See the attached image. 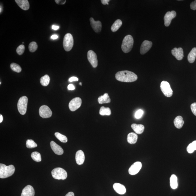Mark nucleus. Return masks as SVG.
Wrapping results in <instances>:
<instances>
[{"instance_id": "f257e3e1", "label": "nucleus", "mask_w": 196, "mask_h": 196, "mask_svg": "<svg viewBox=\"0 0 196 196\" xmlns=\"http://www.w3.org/2000/svg\"><path fill=\"white\" fill-rule=\"evenodd\" d=\"M116 78L120 82H135L137 80L138 77L133 72L123 71L118 72L116 74Z\"/></svg>"}, {"instance_id": "f03ea898", "label": "nucleus", "mask_w": 196, "mask_h": 196, "mask_svg": "<svg viewBox=\"0 0 196 196\" xmlns=\"http://www.w3.org/2000/svg\"><path fill=\"white\" fill-rule=\"evenodd\" d=\"M15 168L14 165L7 166L2 163L0 164V178L3 179L9 177L14 173Z\"/></svg>"}, {"instance_id": "7ed1b4c3", "label": "nucleus", "mask_w": 196, "mask_h": 196, "mask_svg": "<svg viewBox=\"0 0 196 196\" xmlns=\"http://www.w3.org/2000/svg\"><path fill=\"white\" fill-rule=\"evenodd\" d=\"M134 44L133 38L131 35H127L123 39L121 48L123 52L127 53L131 51Z\"/></svg>"}, {"instance_id": "20e7f679", "label": "nucleus", "mask_w": 196, "mask_h": 196, "mask_svg": "<svg viewBox=\"0 0 196 196\" xmlns=\"http://www.w3.org/2000/svg\"><path fill=\"white\" fill-rule=\"evenodd\" d=\"M51 174L53 177L56 180H65L67 177L66 171L60 167L56 168L53 169Z\"/></svg>"}, {"instance_id": "39448f33", "label": "nucleus", "mask_w": 196, "mask_h": 196, "mask_svg": "<svg viewBox=\"0 0 196 196\" xmlns=\"http://www.w3.org/2000/svg\"><path fill=\"white\" fill-rule=\"evenodd\" d=\"M74 43V38L71 33H68L64 37L63 46L66 51H69L73 47Z\"/></svg>"}, {"instance_id": "423d86ee", "label": "nucleus", "mask_w": 196, "mask_h": 196, "mask_svg": "<svg viewBox=\"0 0 196 196\" xmlns=\"http://www.w3.org/2000/svg\"><path fill=\"white\" fill-rule=\"evenodd\" d=\"M28 101V98L25 96L20 97L19 100L17 104L18 111L23 115L26 114Z\"/></svg>"}, {"instance_id": "0eeeda50", "label": "nucleus", "mask_w": 196, "mask_h": 196, "mask_svg": "<svg viewBox=\"0 0 196 196\" xmlns=\"http://www.w3.org/2000/svg\"><path fill=\"white\" fill-rule=\"evenodd\" d=\"M160 88L162 92L165 96L170 97L173 94V91L169 82L166 81H163L161 83Z\"/></svg>"}, {"instance_id": "6e6552de", "label": "nucleus", "mask_w": 196, "mask_h": 196, "mask_svg": "<svg viewBox=\"0 0 196 196\" xmlns=\"http://www.w3.org/2000/svg\"><path fill=\"white\" fill-rule=\"evenodd\" d=\"M39 114L40 116L42 118H48L51 117L52 112L48 106L44 105L40 107Z\"/></svg>"}, {"instance_id": "1a4fd4ad", "label": "nucleus", "mask_w": 196, "mask_h": 196, "mask_svg": "<svg viewBox=\"0 0 196 196\" xmlns=\"http://www.w3.org/2000/svg\"><path fill=\"white\" fill-rule=\"evenodd\" d=\"M82 99L80 97H76L72 100L69 102V108L71 111L74 112L77 110L82 105Z\"/></svg>"}, {"instance_id": "9d476101", "label": "nucleus", "mask_w": 196, "mask_h": 196, "mask_svg": "<svg viewBox=\"0 0 196 196\" xmlns=\"http://www.w3.org/2000/svg\"><path fill=\"white\" fill-rule=\"evenodd\" d=\"M87 58L93 68L97 67L98 65V60L97 55L92 50H89L87 53Z\"/></svg>"}, {"instance_id": "9b49d317", "label": "nucleus", "mask_w": 196, "mask_h": 196, "mask_svg": "<svg viewBox=\"0 0 196 196\" xmlns=\"http://www.w3.org/2000/svg\"><path fill=\"white\" fill-rule=\"evenodd\" d=\"M176 12L174 11H168L166 14L164 18L165 26L168 27L169 26L172 19L176 17Z\"/></svg>"}, {"instance_id": "f8f14e48", "label": "nucleus", "mask_w": 196, "mask_h": 196, "mask_svg": "<svg viewBox=\"0 0 196 196\" xmlns=\"http://www.w3.org/2000/svg\"><path fill=\"white\" fill-rule=\"evenodd\" d=\"M142 167L140 162H137L133 163L129 169V172L131 175H135L137 174L141 169Z\"/></svg>"}, {"instance_id": "ddd939ff", "label": "nucleus", "mask_w": 196, "mask_h": 196, "mask_svg": "<svg viewBox=\"0 0 196 196\" xmlns=\"http://www.w3.org/2000/svg\"><path fill=\"white\" fill-rule=\"evenodd\" d=\"M152 42L145 40L143 42L140 49V54L141 55L145 54L149 50L152 46Z\"/></svg>"}, {"instance_id": "4468645a", "label": "nucleus", "mask_w": 196, "mask_h": 196, "mask_svg": "<svg viewBox=\"0 0 196 196\" xmlns=\"http://www.w3.org/2000/svg\"><path fill=\"white\" fill-rule=\"evenodd\" d=\"M90 21L91 26L96 33H99L101 31L102 24L100 21H95L93 18H90Z\"/></svg>"}, {"instance_id": "2eb2a0df", "label": "nucleus", "mask_w": 196, "mask_h": 196, "mask_svg": "<svg viewBox=\"0 0 196 196\" xmlns=\"http://www.w3.org/2000/svg\"><path fill=\"white\" fill-rule=\"evenodd\" d=\"M172 55L178 60H181L184 57V51L182 48H174L172 50Z\"/></svg>"}, {"instance_id": "dca6fc26", "label": "nucleus", "mask_w": 196, "mask_h": 196, "mask_svg": "<svg viewBox=\"0 0 196 196\" xmlns=\"http://www.w3.org/2000/svg\"><path fill=\"white\" fill-rule=\"evenodd\" d=\"M35 192L33 186L27 185L23 189L21 196H34Z\"/></svg>"}, {"instance_id": "f3484780", "label": "nucleus", "mask_w": 196, "mask_h": 196, "mask_svg": "<svg viewBox=\"0 0 196 196\" xmlns=\"http://www.w3.org/2000/svg\"><path fill=\"white\" fill-rule=\"evenodd\" d=\"M50 145L51 148L55 154L58 155H61L63 154L64 151L63 149L54 141H51Z\"/></svg>"}, {"instance_id": "a211bd4d", "label": "nucleus", "mask_w": 196, "mask_h": 196, "mask_svg": "<svg viewBox=\"0 0 196 196\" xmlns=\"http://www.w3.org/2000/svg\"><path fill=\"white\" fill-rule=\"evenodd\" d=\"M76 163L78 165H82L85 161V155L82 150H79L76 152L75 156Z\"/></svg>"}, {"instance_id": "6ab92c4d", "label": "nucleus", "mask_w": 196, "mask_h": 196, "mask_svg": "<svg viewBox=\"0 0 196 196\" xmlns=\"http://www.w3.org/2000/svg\"><path fill=\"white\" fill-rule=\"evenodd\" d=\"M113 188L116 193L121 195L124 194L126 192V189L125 186L119 183L114 184L113 185Z\"/></svg>"}, {"instance_id": "aec40b11", "label": "nucleus", "mask_w": 196, "mask_h": 196, "mask_svg": "<svg viewBox=\"0 0 196 196\" xmlns=\"http://www.w3.org/2000/svg\"><path fill=\"white\" fill-rule=\"evenodd\" d=\"M15 2L22 10L26 11L29 9V4L27 0H16Z\"/></svg>"}, {"instance_id": "412c9836", "label": "nucleus", "mask_w": 196, "mask_h": 196, "mask_svg": "<svg viewBox=\"0 0 196 196\" xmlns=\"http://www.w3.org/2000/svg\"><path fill=\"white\" fill-rule=\"evenodd\" d=\"M132 128L135 132L137 134H141L143 132L145 127L142 124H137L136 123H133L131 125Z\"/></svg>"}, {"instance_id": "4be33fe9", "label": "nucleus", "mask_w": 196, "mask_h": 196, "mask_svg": "<svg viewBox=\"0 0 196 196\" xmlns=\"http://www.w3.org/2000/svg\"><path fill=\"white\" fill-rule=\"evenodd\" d=\"M138 137L137 134L133 132L129 133L127 136V141L129 144H135L137 141Z\"/></svg>"}, {"instance_id": "5701e85b", "label": "nucleus", "mask_w": 196, "mask_h": 196, "mask_svg": "<svg viewBox=\"0 0 196 196\" xmlns=\"http://www.w3.org/2000/svg\"><path fill=\"white\" fill-rule=\"evenodd\" d=\"M98 101L100 104L109 103L111 101V100L108 94L105 93L103 96H101L98 98Z\"/></svg>"}, {"instance_id": "b1692460", "label": "nucleus", "mask_w": 196, "mask_h": 196, "mask_svg": "<svg viewBox=\"0 0 196 196\" xmlns=\"http://www.w3.org/2000/svg\"><path fill=\"white\" fill-rule=\"evenodd\" d=\"M174 123L175 126L177 128H181L184 123L182 117L181 116L176 117L175 119H174Z\"/></svg>"}, {"instance_id": "393cba45", "label": "nucleus", "mask_w": 196, "mask_h": 196, "mask_svg": "<svg viewBox=\"0 0 196 196\" xmlns=\"http://www.w3.org/2000/svg\"><path fill=\"white\" fill-rule=\"evenodd\" d=\"M170 186L173 189L177 188L178 186V178L175 175H172L170 178Z\"/></svg>"}, {"instance_id": "a878e982", "label": "nucleus", "mask_w": 196, "mask_h": 196, "mask_svg": "<svg viewBox=\"0 0 196 196\" xmlns=\"http://www.w3.org/2000/svg\"><path fill=\"white\" fill-rule=\"evenodd\" d=\"M196 58V48H193L189 53L187 59L189 63H193L195 61Z\"/></svg>"}, {"instance_id": "bb28decb", "label": "nucleus", "mask_w": 196, "mask_h": 196, "mask_svg": "<svg viewBox=\"0 0 196 196\" xmlns=\"http://www.w3.org/2000/svg\"><path fill=\"white\" fill-rule=\"evenodd\" d=\"M122 25V22L120 20H118L115 21L114 24H113L111 29L113 32H115L120 29V28Z\"/></svg>"}, {"instance_id": "cd10ccee", "label": "nucleus", "mask_w": 196, "mask_h": 196, "mask_svg": "<svg viewBox=\"0 0 196 196\" xmlns=\"http://www.w3.org/2000/svg\"><path fill=\"white\" fill-rule=\"evenodd\" d=\"M99 114L101 116H110L111 114V111L109 108L102 106L100 109Z\"/></svg>"}, {"instance_id": "c85d7f7f", "label": "nucleus", "mask_w": 196, "mask_h": 196, "mask_svg": "<svg viewBox=\"0 0 196 196\" xmlns=\"http://www.w3.org/2000/svg\"><path fill=\"white\" fill-rule=\"evenodd\" d=\"M50 82V78L47 74L42 77L40 79V83L43 86H48Z\"/></svg>"}, {"instance_id": "c756f323", "label": "nucleus", "mask_w": 196, "mask_h": 196, "mask_svg": "<svg viewBox=\"0 0 196 196\" xmlns=\"http://www.w3.org/2000/svg\"><path fill=\"white\" fill-rule=\"evenodd\" d=\"M196 150V140L189 144L187 148V152L189 153H192Z\"/></svg>"}, {"instance_id": "7c9ffc66", "label": "nucleus", "mask_w": 196, "mask_h": 196, "mask_svg": "<svg viewBox=\"0 0 196 196\" xmlns=\"http://www.w3.org/2000/svg\"><path fill=\"white\" fill-rule=\"evenodd\" d=\"M31 157L33 160L36 162H40L42 161L41 155L40 153L38 152H35L32 153Z\"/></svg>"}, {"instance_id": "2f4dec72", "label": "nucleus", "mask_w": 196, "mask_h": 196, "mask_svg": "<svg viewBox=\"0 0 196 196\" xmlns=\"http://www.w3.org/2000/svg\"><path fill=\"white\" fill-rule=\"evenodd\" d=\"M55 135L59 140L63 143H66L68 141L67 138L65 135L58 132L55 133Z\"/></svg>"}, {"instance_id": "473e14b6", "label": "nucleus", "mask_w": 196, "mask_h": 196, "mask_svg": "<svg viewBox=\"0 0 196 196\" xmlns=\"http://www.w3.org/2000/svg\"><path fill=\"white\" fill-rule=\"evenodd\" d=\"M10 67L13 71L20 73L22 71V68L20 65L16 63H12L11 64Z\"/></svg>"}, {"instance_id": "72a5a7b5", "label": "nucleus", "mask_w": 196, "mask_h": 196, "mask_svg": "<svg viewBox=\"0 0 196 196\" xmlns=\"http://www.w3.org/2000/svg\"><path fill=\"white\" fill-rule=\"evenodd\" d=\"M28 148L31 149L35 148L37 146V144L32 140H28L26 144Z\"/></svg>"}, {"instance_id": "f704fd0d", "label": "nucleus", "mask_w": 196, "mask_h": 196, "mask_svg": "<svg viewBox=\"0 0 196 196\" xmlns=\"http://www.w3.org/2000/svg\"><path fill=\"white\" fill-rule=\"evenodd\" d=\"M29 48L30 52H34L38 48L37 44L35 42H32L29 44Z\"/></svg>"}, {"instance_id": "c9c22d12", "label": "nucleus", "mask_w": 196, "mask_h": 196, "mask_svg": "<svg viewBox=\"0 0 196 196\" xmlns=\"http://www.w3.org/2000/svg\"><path fill=\"white\" fill-rule=\"evenodd\" d=\"M25 46L23 45H20L16 49V52L19 55H22L24 52Z\"/></svg>"}, {"instance_id": "e433bc0d", "label": "nucleus", "mask_w": 196, "mask_h": 196, "mask_svg": "<svg viewBox=\"0 0 196 196\" xmlns=\"http://www.w3.org/2000/svg\"><path fill=\"white\" fill-rule=\"evenodd\" d=\"M144 114V111L141 109H139L136 113L135 117L136 118L139 119L141 118Z\"/></svg>"}, {"instance_id": "4c0bfd02", "label": "nucleus", "mask_w": 196, "mask_h": 196, "mask_svg": "<svg viewBox=\"0 0 196 196\" xmlns=\"http://www.w3.org/2000/svg\"><path fill=\"white\" fill-rule=\"evenodd\" d=\"M191 109L193 114L196 116V103H193L191 104Z\"/></svg>"}, {"instance_id": "58836bf2", "label": "nucleus", "mask_w": 196, "mask_h": 196, "mask_svg": "<svg viewBox=\"0 0 196 196\" xmlns=\"http://www.w3.org/2000/svg\"><path fill=\"white\" fill-rule=\"evenodd\" d=\"M191 9L195 10H196V0L191 2L190 4Z\"/></svg>"}, {"instance_id": "ea45409f", "label": "nucleus", "mask_w": 196, "mask_h": 196, "mask_svg": "<svg viewBox=\"0 0 196 196\" xmlns=\"http://www.w3.org/2000/svg\"><path fill=\"white\" fill-rule=\"evenodd\" d=\"M55 2L58 5H64L65 4L66 1H63V0H55Z\"/></svg>"}, {"instance_id": "a19ab883", "label": "nucleus", "mask_w": 196, "mask_h": 196, "mask_svg": "<svg viewBox=\"0 0 196 196\" xmlns=\"http://www.w3.org/2000/svg\"><path fill=\"white\" fill-rule=\"evenodd\" d=\"M78 78L76 77H72L70 78L69 79V82H73L74 81H78Z\"/></svg>"}, {"instance_id": "79ce46f5", "label": "nucleus", "mask_w": 196, "mask_h": 196, "mask_svg": "<svg viewBox=\"0 0 196 196\" xmlns=\"http://www.w3.org/2000/svg\"><path fill=\"white\" fill-rule=\"evenodd\" d=\"M68 89L69 90H74L75 89V87L73 84H70L68 86Z\"/></svg>"}, {"instance_id": "37998d69", "label": "nucleus", "mask_w": 196, "mask_h": 196, "mask_svg": "<svg viewBox=\"0 0 196 196\" xmlns=\"http://www.w3.org/2000/svg\"><path fill=\"white\" fill-rule=\"evenodd\" d=\"M109 1V0H101V1L102 3L104 5H106V4L108 5V3Z\"/></svg>"}, {"instance_id": "c03bdc74", "label": "nucleus", "mask_w": 196, "mask_h": 196, "mask_svg": "<svg viewBox=\"0 0 196 196\" xmlns=\"http://www.w3.org/2000/svg\"><path fill=\"white\" fill-rule=\"evenodd\" d=\"M52 28L53 29L55 30H57L59 29V26H57V25H52Z\"/></svg>"}, {"instance_id": "a18cd8bd", "label": "nucleus", "mask_w": 196, "mask_h": 196, "mask_svg": "<svg viewBox=\"0 0 196 196\" xmlns=\"http://www.w3.org/2000/svg\"><path fill=\"white\" fill-rule=\"evenodd\" d=\"M65 196H74V193L72 192H70L67 193Z\"/></svg>"}, {"instance_id": "49530a36", "label": "nucleus", "mask_w": 196, "mask_h": 196, "mask_svg": "<svg viewBox=\"0 0 196 196\" xmlns=\"http://www.w3.org/2000/svg\"><path fill=\"white\" fill-rule=\"evenodd\" d=\"M58 36L56 35H53L51 37V38L53 40H55L57 39L58 38Z\"/></svg>"}, {"instance_id": "de8ad7c7", "label": "nucleus", "mask_w": 196, "mask_h": 196, "mask_svg": "<svg viewBox=\"0 0 196 196\" xmlns=\"http://www.w3.org/2000/svg\"><path fill=\"white\" fill-rule=\"evenodd\" d=\"M3 120V117L1 114L0 115V123H2Z\"/></svg>"}, {"instance_id": "09e8293b", "label": "nucleus", "mask_w": 196, "mask_h": 196, "mask_svg": "<svg viewBox=\"0 0 196 196\" xmlns=\"http://www.w3.org/2000/svg\"><path fill=\"white\" fill-rule=\"evenodd\" d=\"M79 84L81 86H82V82H80Z\"/></svg>"}, {"instance_id": "8fccbe9b", "label": "nucleus", "mask_w": 196, "mask_h": 196, "mask_svg": "<svg viewBox=\"0 0 196 196\" xmlns=\"http://www.w3.org/2000/svg\"></svg>"}]
</instances>
